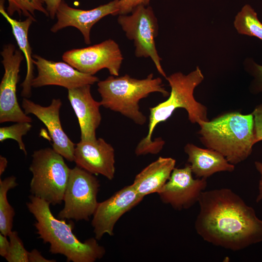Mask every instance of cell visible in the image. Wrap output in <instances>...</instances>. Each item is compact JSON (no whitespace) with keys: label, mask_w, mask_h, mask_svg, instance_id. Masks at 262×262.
Wrapping results in <instances>:
<instances>
[{"label":"cell","mask_w":262,"mask_h":262,"mask_svg":"<svg viewBox=\"0 0 262 262\" xmlns=\"http://www.w3.org/2000/svg\"><path fill=\"white\" fill-rule=\"evenodd\" d=\"M244 65L246 71L253 78L249 86L250 92L253 94L262 93V65L251 58L245 59Z\"/></svg>","instance_id":"obj_26"},{"label":"cell","mask_w":262,"mask_h":262,"mask_svg":"<svg viewBox=\"0 0 262 262\" xmlns=\"http://www.w3.org/2000/svg\"><path fill=\"white\" fill-rule=\"evenodd\" d=\"M63 0H45L46 5V9L49 13V16L51 19H54L56 16V13L58 7Z\"/></svg>","instance_id":"obj_29"},{"label":"cell","mask_w":262,"mask_h":262,"mask_svg":"<svg viewBox=\"0 0 262 262\" xmlns=\"http://www.w3.org/2000/svg\"><path fill=\"white\" fill-rule=\"evenodd\" d=\"M8 161L7 159L0 155V176H1L4 172L5 171L7 166Z\"/></svg>","instance_id":"obj_33"},{"label":"cell","mask_w":262,"mask_h":262,"mask_svg":"<svg viewBox=\"0 0 262 262\" xmlns=\"http://www.w3.org/2000/svg\"><path fill=\"white\" fill-rule=\"evenodd\" d=\"M32 157V195L54 206L61 204L71 171L64 157L50 147L35 150Z\"/></svg>","instance_id":"obj_6"},{"label":"cell","mask_w":262,"mask_h":262,"mask_svg":"<svg viewBox=\"0 0 262 262\" xmlns=\"http://www.w3.org/2000/svg\"><path fill=\"white\" fill-rule=\"evenodd\" d=\"M4 0H0V12L11 25L12 32L20 50L25 57L27 64V73L25 78L21 84V97L29 98L32 94L31 83L33 76L34 64L32 48L28 41V32L33 22L36 21L34 17H28L23 21H18L12 18L4 10Z\"/></svg>","instance_id":"obj_20"},{"label":"cell","mask_w":262,"mask_h":262,"mask_svg":"<svg viewBox=\"0 0 262 262\" xmlns=\"http://www.w3.org/2000/svg\"><path fill=\"white\" fill-rule=\"evenodd\" d=\"M4 73L0 83V123L32 122L20 108L16 97L19 72L24 54L11 43L4 46L0 52Z\"/></svg>","instance_id":"obj_9"},{"label":"cell","mask_w":262,"mask_h":262,"mask_svg":"<svg viewBox=\"0 0 262 262\" xmlns=\"http://www.w3.org/2000/svg\"><path fill=\"white\" fill-rule=\"evenodd\" d=\"M207 186V179H194L190 165L175 168L160 193L161 201L178 211L187 210L198 202Z\"/></svg>","instance_id":"obj_11"},{"label":"cell","mask_w":262,"mask_h":262,"mask_svg":"<svg viewBox=\"0 0 262 262\" xmlns=\"http://www.w3.org/2000/svg\"><path fill=\"white\" fill-rule=\"evenodd\" d=\"M101 105L132 120L139 125H144L146 116L140 111V100L150 93L158 92L164 97L169 93L165 89L160 77L149 74L144 79H136L128 74L118 77L111 75L98 82Z\"/></svg>","instance_id":"obj_5"},{"label":"cell","mask_w":262,"mask_h":262,"mask_svg":"<svg viewBox=\"0 0 262 262\" xmlns=\"http://www.w3.org/2000/svg\"><path fill=\"white\" fill-rule=\"evenodd\" d=\"M254 164L256 170L260 175V179L258 184V194L256 197V202H259L262 200V162L255 161Z\"/></svg>","instance_id":"obj_32"},{"label":"cell","mask_w":262,"mask_h":262,"mask_svg":"<svg viewBox=\"0 0 262 262\" xmlns=\"http://www.w3.org/2000/svg\"><path fill=\"white\" fill-rule=\"evenodd\" d=\"M119 0H114L91 10H84L70 7L63 0L56 11L57 22L50 31L56 33L67 27H74L83 35L86 44L91 43L90 31L95 24L104 16L118 15Z\"/></svg>","instance_id":"obj_15"},{"label":"cell","mask_w":262,"mask_h":262,"mask_svg":"<svg viewBox=\"0 0 262 262\" xmlns=\"http://www.w3.org/2000/svg\"><path fill=\"white\" fill-rule=\"evenodd\" d=\"M198 125L201 143L222 154L230 164H237L251 155L255 144L252 113L229 112Z\"/></svg>","instance_id":"obj_4"},{"label":"cell","mask_w":262,"mask_h":262,"mask_svg":"<svg viewBox=\"0 0 262 262\" xmlns=\"http://www.w3.org/2000/svg\"><path fill=\"white\" fill-rule=\"evenodd\" d=\"M33 58L38 73L32 81V87L58 85L68 90L99 81L97 77L82 73L66 62L48 60L36 54Z\"/></svg>","instance_id":"obj_13"},{"label":"cell","mask_w":262,"mask_h":262,"mask_svg":"<svg viewBox=\"0 0 262 262\" xmlns=\"http://www.w3.org/2000/svg\"><path fill=\"white\" fill-rule=\"evenodd\" d=\"M74 161L77 166L93 175H101L110 180L114 178L115 149L103 138L93 141L81 140L76 144Z\"/></svg>","instance_id":"obj_16"},{"label":"cell","mask_w":262,"mask_h":262,"mask_svg":"<svg viewBox=\"0 0 262 262\" xmlns=\"http://www.w3.org/2000/svg\"><path fill=\"white\" fill-rule=\"evenodd\" d=\"M29 262H56L55 260H49L44 257L36 249H33L28 252Z\"/></svg>","instance_id":"obj_30"},{"label":"cell","mask_w":262,"mask_h":262,"mask_svg":"<svg viewBox=\"0 0 262 262\" xmlns=\"http://www.w3.org/2000/svg\"><path fill=\"white\" fill-rule=\"evenodd\" d=\"M150 0H119L118 15H127L140 5L147 6Z\"/></svg>","instance_id":"obj_28"},{"label":"cell","mask_w":262,"mask_h":262,"mask_svg":"<svg viewBox=\"0 0 262 262\" xmlns=\"http://www.w3.org/2000/svg\"><path fill=\"white\" fill-rule=\"evenodd\" d=\"M165 79L171 88L168 98L149 108L148 132L135 148V153L137 156L156 154L162 150L165 142L161 138L152 140L153 132L158 124L167 120L177 109H185L188 119L192 124H198L201 121L209 120L207 107L198 102L194 95L195 88L204 80V76L198 66L187 75L178 72Z\"/></svg>","instance_id":"obj_2"},{"label":"cell","mask_w":262,"mask_h":262,"mask_svg":"<svg viewBox=\"0 0 262 262\" xmlns=\"http://www.w3.org/2000/svg\"><path fill=\"white\" fill-rule=\"evenodd\" d=\"M117 21L128 39L133 40L137 57H149L158 71L165 78L167 76L161 64L155 46V39L158 33L156 17L151 7L140 5L130 16L119 15Z\"/></svg>","instance_id":"obj_8"},{"label":"cell","mask_w":262,"mask_h":262,"mask_svg":"<svg viewBox=\"0 0 262 262\" xmlns=\"http://www.w3.org/2000/svg\"><path fill=\"white\" fill-rule=\"evenodd\" d=\"M62 59L84 73L94 75L106 68L111 75L118 76L123 57L118 45L109 39L88 47L66 51Z\"/></svg>","instance_id":"obj_10"},{"label":"cell","mask_w":262,"mask_h":262,"mask_svg":"<svg viewBox=\"0 0 262 262\" xmlns=\"http://www.w3.org/2000/svg\"><path fill=\"white\" fill-rule=\"evenodd\" d=\"M184 151L188 156L193 174L197 178L207 179L217 172L234 170L235 165L216 150L188 143L184 146Z\"/></svg>","instance_id":"obj_18"},{"label":"cell","mask_w":262,"mask_h":262,"mask_svg":"<svg viewBox=\"0 0 262 262\" xmlns=\"http://www.w3.org/2000/svg\"><path fill=\"white\" fill-rule=\"evenodd\" d=\"M10 243V249L5 258L8 262H29L28 251L16 231L12 230L8 236Z\"/></svg>","instance_id":"obj_25"},{"label":"cell","mask_w":262,"mask_h":262,"mask_svg":"<svg viewBox=\"0 0 262 262\" xmlns=\"http://www.w3.org/2000/svg\"><path fill=\"white\" fill-rule=\"evenodd\" d=\"M32 127L30 122H19L9 126L0 127V142L1 143L9 139L15 140L20 149L27 155V152L22 137L31 130Z\"/></svg>","instance_id":"obj_24"},{"label":"cell","mask_w":262,"mask_h":262,"mask_svg":"<svg viewBox=\"0 0 262 262\" xmlns=\"http://www.w3.org/2000/svg\"><path fill=\"white\" fill-rule=\"evenodd\" d=\"M29 199L27 206L36 219L37 233L50 244L49 252L64 255L68 262H94L103 257L105 249L95 237L81 242L72 231L73 225L53 216L49 203L33 195Z\"/></svg>","instance_id":"obj_3"},{"label":"cell","mask_w":262,"mask_h":262,"mask_svg":"<svg viewBox=\"0 0 262 262\" xmlns=\"http://www.w3.org/2000/svg\"><path fill=\"white\" fill-rule=\"evenodd\" d=\"M100 183L92 174L76 166L71 169L65 192L64 207L59 213L61 219L88 221L98 202L97 195Z\"/></svg>","instance_id":"obj_7"},{"label":"cell","mask_w":262,"mask_h":262,"mask_svg":"<svg viewBox=\"0 0 262 262\" xmlns=\"http://www.w3.org/2000/svg\"><path fill=\"white\" fill-rule=\"evenodd\" d=\"M234 26L239 34L254 36L262 41V23L257 14L249 4L244 5L237 14Z\"/></svg>","instance_id":"obj_22"},{"label":"cell","mask_w":262,"mask_h":262,"mask_svg":"<svg viewBox=\"0 0 262 262\" xmlns=\"http://www.w3.org/2000/svg\"><path fill=\"white\" fill-rule=\"evenodd\" d=\"M91 85H85L68 90L67 98L78 118L81 140L93 141L96 137V130L99 127L101 115L100 101L95 100L90 90Z\"/></svg>","instance_id":"obj_17"},{"label":"cell","mask_w":262,"mask_h":262,"mask_svg":"<svg viewBox=\"0 0 262 262\" xmlns=\"http://www.w3.org/2000/svg\"><path fill=\"white\" fill-rule=\"evenodd\" d=\"M62 105L60 98H53L49 105L43 106L24 98L21 106L26 115L33 114L46 126L52 141V148L66 160L73 162L76 144L62 128L60 119Z\"/></svg>","instance_id":"obj_14"},{"label":"cell","mask_w":262,"mask_h":262,"mask_svg":"<svg viewBox=\"0 0 262 262\" xmlns=\"http://www.w3.org/2000/svg\"><path fill=\"white\" fill-rule=\"evenodd\" d=\"M18 184L16 178L13 176L0 179V231L8 236L12 230L13 222L15 212L9 203L7 194L8 191L16 187Z\"/></svg>","instance_id":"obj_21"},{"label":"cell","mask_w":262,"mask_h":262,"mask_svg":"<svg viewBox=\"0 0 262 262\" xmlns=\"http://www.w3.org/2000/svg\"><path fill=\"white\" fill-rule=\"evenodd\" d=\"M144 198L131 184L117 191L106 200L98 202L91 222L95 238L99 240L106 234L113 236L118 220Z\"/></svg>","instance_id":"obj_12"},{"label":"cell","mask_w":262,"mask_h":262,"mask_svg":"<svg viewBox=\"0 0 262 262\" xmlns=\"http://www.w3.org/2000/svg\"><path fill=\"white\" fill-rule=\"evenodd\" d=\"M7 13L10 16L15 12L27 17H34L35 11L42 12L49 16V13L43 5L45 0H8Z\"/></svg>","instance_id":"obj_23"},{"label":"cell","mask_w":262,"mask_h":262,"mask_svg":"<svg viewBox=\"0 0 262 262\" xmlns=\"http://www.w3.org/2000/svg\"><path fill=\"white\" fill-rule=\"evenodd\" d=\"M176 160L171 157H159L135 177L131 184L142 197L159 194L168 180L175 168Z\"/></svg>","instance_id":"obj_19"},{"label":"cell","mask_w":262,"mask_h":262,"mask_svg":"<svg viewBox=\"0 0 262 262\" xmlns=\"http://www.w3.org/2000/svg\"><path fill=\"white\" fill-rule=\"evenodd\" d=\"M254 118L255 144L262 141V103L257 105L251 113Z\"/></svg>","instance_id":"obj_27"},{"label":"cell","mask_w":262,"mask_h":262,"mask_svg":"<svg viewBox=\"0 0 262 262\" xmlns=\"http://www.w3.org/2000/svg\"><path fill=\"white\" fill-rule=\"evenodd\" d=\"M10 243L5 236L0 233V255L5 258L8 254Z\"/></svg>","instance_id":"obj_31"},{"label":"cell","mask_w":262,"mask_h":262,"mask_svg":"<svg viewBox=\"0 0 262 262\" xmlns=\"http://www.w3.org/2000/svg\"><path fill=\"white\" fill-rule=\"evenodd\" d=\"M198 203L195 228L205 241L234 251L262 242V220L231 189L205 190Z\"/></svg>","instance_id":"obj_1"}]
</instances>
